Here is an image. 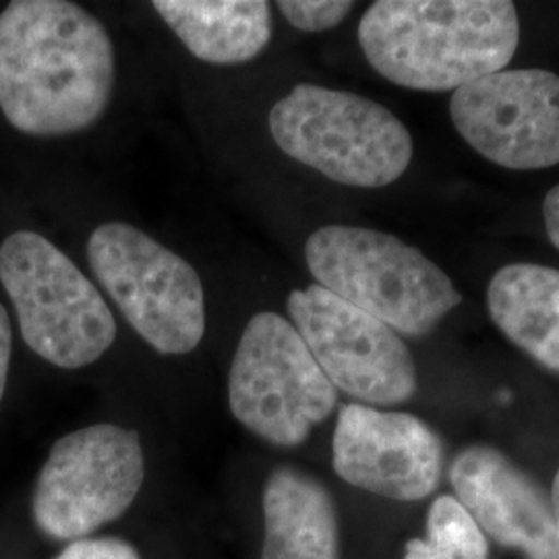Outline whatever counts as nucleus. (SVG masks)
I'll list each match as a JSON object with an SVG mask.
<instances>
[{
    "instance_id": "0eeeda50",
    "label": "nucleus",
    "mask_w": 559,
    "mask_h": 559,
    "mask_svg": "<svg viewBox=\"0 0 559 559\" xmlns=\"http://www.w3.org/2000/svg\"><path fill=\"white\" fill-rule=\"evenodd\" d=\"M228 402L235 419L253 436L297 448L334 413L338 394L297 328L274 311H261L240 336Z\"/></svg>"
},
{
    "instance_id": "2eb2a0df",
    "label": "nucleus",
    "mask_w": 559,
    "mask_h": 559,
    "mask_svg": "<svg viewBox=\"0 0 559 559\" xmlns=\"http://www.w3.org/2000/svg\"><path fill=\"white\" fill-rule=\"evenodd\" d=\"M487 309L506 338L559 373V270L537 263L501 267L489 282Z\"/></svg>"
},
{
    "instance_id": "ddd939ff",
    "label": "nucleus",
    "mask_w": 559,
    "mask_h": 559,
    "mask_svg": "<svg viewBox=\"0 0 559 559\" xmlns=\"http://www.w3.org/2000/svg\"><path fill=\"white\" fill-rule=\"evenodd\" d=\"M261 559H340V524L330 491L295 466L272 471L263 487Z\"/></svg>"
},
{
    "instance_id": "6e6552de",
    "label": "nucleus",
    "mask_w": 559,
    "mask_h": 559,
    "mask_svg": "<svg viewBox=\"0 0 559 559\" xmlns=\"http://www.w3.org/2000/svg\"><path fill=\"white\" fill-rule=\"evenodd\" d=\"M145 459L138 431L98 423L60 438L36 480L32 514L41 535L87 539L138 498Z\"/></svg>"
},
{
    "instance_id": "423d86ee",
    "label": "nucleus",
    "mask_w": 559,
    "mask_h": 559,
    "mask_svg": "<svg viewBox=\"0 0 559 559\" xmlns=\"http://www.w3.org/2000/svg\"><path fill=\"white\" fill-rule=\"evenodd\" d=\"M87 260L124 320L154 350L189 355L205 334V295L195 267L124 222H106L87 240Z\"/></svg>"
},
{
    "instance_id": "39448f33",
    "label": "nucleus",
    "mask_w": 559,
    "mask_h": 559,
    "mask_svg": "<svg viewBox=\"0 0 559 559\" xmlns=\"http://www.w3.org/2000/svg\"><path fill=\"white\" fill-rule=\"evenodd\" d=\"M0 282L25 344L60 369L96 362L117 338V320L100 290L38 233L20 230L2 240Z\"/></svg>"
},
{
    "instance_id": "6ab92c4d",
    "label": "nucleus",
    "mask_w": 559,
    "mask_h": 559,
    "mask_svg": "<svg viewBox=\"0 0 559 559\" xmlns=\"http://www.w3.org/2000/svg\"><path fill=\"white\" fill-rule=\"evenodd\" d=\"M11 350H13V332H11V321L9 313L0 302V402L7 390V380H9V367H11Z\"/></svg>"
},
{
    "instance_id": "f8f14e48",
    "label": "nucleus",
    "mask_w": 559,
    "mask_h": 559,
    "mask_svg": "<svg viewBox=\"0 0 559 559\" xmlns=\"http://www.w3.org/2000/svg\"><path fill=\"white\" fill-rule=\"evenodd\" d=\"M456 500L483 535L531 559H559L551 496L498 448L471 445L450 471Z\"/></svg>"
},
{
    "instance_id": "412c9836",
    "label": "nucleus",
    "mask_w": 559,
    "mask_h": 559,
    "mask_svg": "<svg viewBox=\"0 0 559 559\" xmlns=\"http://www.w3.org/2000/svg\"><path fill=\"white\" fill-rule=\"evenodd\" d=\"M551 506H554V516H556V526H558L559 533V471L554 479V487H551Z\"/></svg>"
},
{
    "instance_id": "9b49d317",
    "label": "nucleus",
    "mask_w": 559,
    "mask_h": 559,
    "mask_svg": "<svg viewBox=\"0 0 559 559\" xmlns=\"http://www.w3.org/2000/svg\"><path fill=\"white\" fill-rule=\"evenodd\" d=\"M332 452L340 479L388 500H425L440 485L441 440L408 413L344 404Z\"/></svg>"
},
{
    "instance_id": "1a4fd4ad",
    "label": "nucleus",
    "mask_w": 559,
    "mask_h": 559,
    "mask_svg": "<svg viewBox=\"0 0 559 559\" xmlns=\"http://www.w3.org/2000/svg\"><path fill=\"white\" fill-rule=\"evenodd\" d=\"M290 323L330 383L353 399L392 406L417 392V365L399 334L320 284L293 290Z\"/></svg>"
},
{
    "instance_id": "f03ea898",
    "label": "nucleus",
    "mask_w": 559,
    "mask_h": 559,
    "mask_svg": "<svg viewBox=\"0 0 559 559\" xmlns=\"http://www.w3.org/2000/svg\"><path fill=\"white\" fill-rule=\"evenodd\" d=\"M359 41L383 80L417 92H456L510 64L519 13L508 0H378L360 20Z\"/></svg>"
},
{
    "instance_id": "f3484780",
    "label": "nucleus",
    "mask_w": 559,
    "mask_h": 559,
    "mask_svg": "<svg viewBox=\"0 0 559 559\" xmlns=\"http://www.w3.org/2000/svg\"><path fill=\"white\" fill-rule=\"evenodd\" d=\"M286 21L300 32L318 34L338 27L350 15L355 2L350 0H280L276 4Z\"/></svg>"
},
{
    "instance_id": "9d476101",
    "label": "nucleus",
    "mask_w": 559,
    "mask_h": 559,
    "mask_svg": "<svg viewBox=\"0 0 559 559\" xmlns=\"http://www.w3.org/2000/svg\"><path fill=\"white\" fill-rule=\"evenodd\" d=\"M450 117L475 152L510 170L559 164V75L510 69L459 87Z\"/></svg>"
},
{
    "instance_id": "7ed1b4c3",
    "label": "nucleus",
    "mask_w": 559,
    "mask_h": 559,
    "mask_svg": "<svg viewBox=\"0 0 559 559\" xmlns=\"http://www.w3.org/2000/svg\"><path fill=\"white\" fill-rule=\"evenodd\" d=\"M305 260L325 290L404 336H427L462 302L441 267L380 230L323 226L305 242Z\"/></svg>"
},
{
    "instance_id": "20e7f679",
    "label": "nucleus",
    "mask_w": 559,
    "mask_h": 559,
    "mask_svg": "<svg viewBox=\"0 0 559 559\" xmlns=\"http://www.w3.org/2000/svg\"><path fill=\"white\" fill-rule=\"evenodd\" d=\"M280 150L340 185L380 189L413 160V138L380 102L311 83L293 87L270 110Z\"/></svg>"
},
{
    "instance_id": "a211bd4d",
    "label": "nucleus",
    "mask_w": 559,
    "mask_h": 559,
    "mask_svg": "<svg viewBox=\"0 0 559 559\" xmlns=\"http://www.w3.org/2000/svg\"><path fill=\"white\" fill-rule=\"evenodd\" d=\"M57 559H141V556L127 540L100 537L69 543Z\"/></svg>"
},
{
    "instance_id": "dca6fc26",
    "label": "nucleus",
    "mask_w": 559,
    "mask_h": 559,
    "mask_svg": "<svg viewBox=\"0 0 559 559\" xmlns=\"http://www.w3.org/2000/svg\"><path fill=\"white\" fill-rule=\"evenodd\" d=\"M402 559H489V543L456 498L441 496L427 516V537L411 539Z\"/></svg>"
},
{
    "instance_id": "4468645a",
    "label": "nucleus",
    "mask_w": 559,
    "mask_h": 559,
    "mask_svg": "<svg viewBox=\"0 0 559 559\" xmlns=\"http://www.w3.org/2000/svg\"><path fill=\"white\" fill-rule=\"evenodd\" d=\"M154 9L185 48L210 64L258 59L274 32L265 0H156Z\"/></svg>"
},
{
    "instance_id": "aec40b11",
    "label": "nucleus",
    "mask_w": 559,
    "mask_h": 559,
    "mask_svg": "<svg viewBox=\"0 0 559 559\" xmlns=\"http://www.w3.org/2000/svg\"><path fill=\"white\" fill-rule=\"evenodd\" d=\"M543 221L547 237L559 249V185H556L543 201Z\"/></svg>"
},
{
    "instance_id": "f257e3e1",
    "label": "nucleus",
    "mask_w": 559,
    "mask_h": 559,
    "mask_svg": "<svg viewBox=\"0 0 559 559\" xmlns=\"http://www.w3.org/2000/svg\"><path fill=\"white\" fill-rule=\"evenodd\" d=\"M115 81L112 40L81 4L13 0L0 13V110L21 133L90 129L108 110Z\"/></svg>"
}]
</instances>
